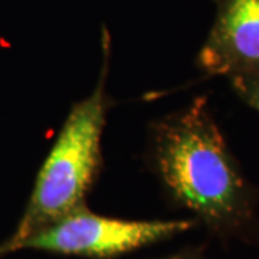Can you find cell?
I'll return each mask as SVG.
<instances>
[{"label": "cell", "instance_id": "obj_1", "mask_svg": "<svg viewBox=\"0 0 259 259\" xmlns=\"http://www.w3.org/2000/svg\"><path fill=\"white\" fill-rule=\"evenodd\" d=\"M151 160L168 196L222 241L259 238V190L246 180L204 97L154 124Z\"/></svg>", "mask_w": 259, "mask_h": 259}, {"label": "cell", "instance_id": "obj_2", "mask_svg": "<svg viewBox=\"0 0 259 259\" xmlns=\"http://www.w3.org/2000/svg\"><path fill=\"white\" fill-rule=\"evenodd\" d=\"M100 79L90 97L76 102L65 120L55 144L37 173L28 206L15 232L0 243V258L16 242L65 216L87 207V194L101 164V139L108 100V40L104 42Z\"/></svg>", "mask_w": 259, "mask_h": 259}, {"label": "cell", "instance_id": "obj_3", "mask_svg": "<svg viewBox=\"0 0 259 259\" xmlns=\"http://www.w3.org/2000/svg\"><path fill=\"white\" fill-rule=\"evenodd\" d=\"M196 225L194 219H117L91 212L87 206L16 242L6 250V255L28 249L66 256L112 259L168 241Z\"/></svg>", "mask_w": 259, "mask_h": 259}, {"label": "cell", "instance_id": "obj_4", "mask_svg": "<svg viewBox=\"0 0 259 259\" xmlns=\"http://www.w3.org/2000/svg\"><path fill=\"white\" fill-rule=\"evenodd\" d=\"M218 13L197 56L207 75L259 74V0H216Z\"/></svg>", "mask_w": 259, "mask_h": 259}, {"label": "cell", "instance_id": "obj_5", "mask_svg": "<svg viewBox=\"0 0 259 259\" xmlns=\"http://www.w3.org/2000/svg\"><path fill=\"white\" fill-rule=\"evenodd\" d=\"M231 85L242 101L259 112V74L232 76Z\"/></svg>", "mask_w": 259, "mask_h": 259}, {"label": "cell", "instance_id": "obj_6", "mask_svg": "<svg viewBox=\"0 0 259 259\" xmlns=\"http://www.w3.org/2000/svg\"><path fill=\"white\" fill-rule=\"evenodd\" d=\"M153 259H207V258H206V255H204L203 249L189 246V248L177 250V252H175V253H170V255H166V256H160V258H153Z\"/></svg>", "mask_w": 259, "mask_h": 259}]
</instances>
